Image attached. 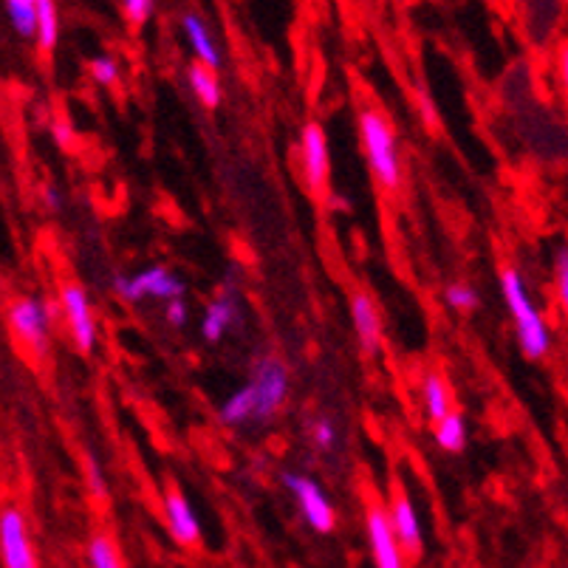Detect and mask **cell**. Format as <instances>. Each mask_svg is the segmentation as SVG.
<instances>
[{
  "instance_id": "3957f363",
  "label": "cell",
  "mask_w": 568,
  "mask_h": 568,
  "mask_svg": "<svg viewBox=\"0 0 568 568\" xmlns=\"http://www.w3.org/2000/svg\"><path fill=\"white\" fill-rule=\"evenodd\" d=\"M252 396H255V418L266 422L283 407L288 394V371L281 359H261L252 371Z\"/></svg>"
},
{
  "instance_id": "603a6c76",
  "label": "cell",
  "mask_w": 568,
  "mask_h": 568,
  "mask_svg": "<svg viewBox=\"0 0 568 568\" xmlns=\"http://www.w3.org/2000/svg\"><path fill=\"white\" fill-rule=\"evenodd\" d=\"M444 301H447L450 308H456V312H473L478 306V294L467 283H450V286L444 288Z\"/></svg>"
},
{
  "instance_id": "7402d4cb",
  "label": "cell",
  "mask_w": 568,
  "mask_h": 568,
  "mask_svg": "<svg viewBox=\"0 0 568 568\" xmlns=\"http://www.w3.org/2000/svg\"><path fill=\"white\" fill-rule=\"evenodd\" d=\"M88 568H125L122 566V557L119 549L113 546V540L108 535L91 537L88 544Z\"/></svg>"
},
{
  "instance_id": "5bb4252c",
  "label": "cell",
  "mask_w": 568,
  "mask_h": 568,
  "mask_svg": "<svg viewBox=\"0 0 568 568\" xmlns=\"http://www.w3.org/2000/svg\"><path fill=\"white\" fill-rule=\"evenodd\" d=\"M182 29H184V34H187L190 45H193L195 57H199V63L210 71H219L221 51H219V45H215L210 29L204 26V20H201L199 14H184Z\"/></svg>"
},
{
  "instance_id": "9c48e42d",
  "label": "cell",
  "mask_w": 568,
  "mask_h": 568,
  "mask_svg": "<svg viewBox=\"0 0 568 568\" xmlns=\"http://www.w3.org/2000/svg\"><path fill=\"white\" fill-rule=\"evenodd\" d=\"M60 303H63L65 320H69L71 337H74L77 348L91 351L97 343V323L94 314H91V303H88V294L80 286L69 283L60 294Z\"/></svg>"
},
{
  "instance_id": "6da1fadb",
  "label": "cell",
  "mask_w": 568,
  "mask_h": 568,
  "mask_svg": "<svg viewBox=\"0 0 568 568\" xmlns=\"http://www.w3.org/2000/svg\"><path fill=\"white\" fill-rule=\"evenodd\" d=\"M500 292H504V301L509 306L515 317V328H518V343L524 348L526 356L531 359H540L544 354H549L551 348V332L546 320L540 317L537 306L531 303L529 292H526L524 281L515 268H504L500 272Z\"/></svg>"
},
{
  "instance_id": "4316f807",
  "label": "cell",
  "mask_w": 568,
  "mask_h": 568,
  "mask_svg": "<svg viewBox=\"0 0 568 568\" xmlns=\"http://www.w3.org/2000/svg\"><path fill=\"white\" fill-rule=\"evenodd\" d=\"M555 272H557V297H560V303L566 306V301H568V252H566V246L557 252Z\"/></svg>"
},
{
  "instance_id": "7a4b0ae2",
  "label": "cell",
  "mask_w": 568,
  "mask_h": 568,
  "mask_svg": "<svg viewBox=\"0 0 568 568\" xmlns=\"http://www.w3.org/2000/svg\"><path fill=\"white\" fill-rule=\"evenodd\" d=\"M359 133H363L365 156H368L371 173L385 190H399L402 184V159L399 142L385 116L374 108L359 113Z\"/></svg>"
},
{
  "instance_id": "d4e9b609",
  "label": "cell",
  "mask_w": 568,
  "mask_h": 568,
  "mask_svg": "<svg viewBox=\"0 0 568 568\" xmlns=\"http://www.w3.org/2000/svg\"><path fill=\"white\" fill-rule=\"evenodd\" d=\"M91 74H94V80L102 82V85H111L119 77L116 60H113V57H97L94 63H91Z\"/></svg>"
},
{
  "instance_id": "e0dca14e",
  "label": "cell",
  "mask_w": 568,
  "mask_h": 568,
  "mask_svg": "<svg viewBox=\"0 0 568 568\" xmlns=\"http://www.w3.org/2000/svg\"><path fill=\"white\" fill-rule=\"evenodd\" d=\"M433 438L442 450L447 453H462L464 444H467V422L458 413H447L444 418H438L436 427H433Z\"/></svg>"
},
{
  "instance_id": "2e32d148",
  "label": "cell",
  "mask_w": 568,
  "mask_h": 568,
  "mask_svg": "<svg viewBox=\"0 0 568 568\" xmlns=\"http://www.w3.org/2000/svg\"><path fill=\"white\" fill-rule=\"evenodd\" d=\"M187 80H190V88H193V94L199 97L201 105L210 108V111H215V108L221 105V82L215 71L204 69L201 63H193L187 71Z\"/></svg>"
},
{
  "instance_id": "ffe728a7",
  "label": "cell",
  "mask_w": 568,
  "mask_h": 568,
  "mask_svg": "<svg viewBox=\"0 0 568 568\" xmlns=\"http://www.w3.org/2000/svg\"><path fill=\"white\" fill-rule=\"evenodd\" d=\"M7 18L20 38H32L38 29V0H9Z\"/></svg>"
},
{
  "instance_id": "277c9868",
  "label": "cell",
  "mask_w": 568,
  "mask_h": 568,
  "mask_svg": "<svg viewBox=\"0 0 568 568\" xmlns=\"http://www.w3.org/2000/svg\"><path fill=\"white\" fill-rule=\"evenodd\" d=\"M283 484L288 487V493L294 495L297 506H301V515L306 518V524L312 526L314 531H332L334 529V506L332 500L325 498L323 487L317 481H312L308 475L301 473H286L283 475Z\"/></svg>"
},
{
  "instance_id": "30bf717a",
  "label": "cell",
  "mask_w": 568,
  "mask_h": 568,
  "mask_svg": "<svg viewBox=\"0 0 568 568\" xmlns=\"http://www.w3.org/2000/svg\"><path fill=\"white\" fill-rule=\"evenodd\" d=\"M385 515L390 529H394L396 540H399L402 551H405V555H418V551H422V524H418V515L416 509H413L410 498H407L402 489L394 493Z\"/></svg>"
},
{
  "instance_id": "484cf974",
  "label": "cell",
  "mask_w": 568,
  "mask_h": 568,
  "mask_svg": "<svg viewBox=\"0 0 568 568\" xmlns=\"http://www.w3.org/2000/svg\"><path fill=\"white\" fill-rule=\"evenodd\" d=\"M312 436L320 450H332L334 444H337V427H334L328 418H320L317 425H314Z\"/></svg>"
},
{
  "instance_id": "44dd1931",
  "label": "cell",
  "mask_w": 568,
  "mask_h": 568,
  "mask_svg": "<svg viewBox=\"0 0 568 568\" xmlns=\"http://www.w3.org/2000/svg\"><path fill=\"white\" fill-rule=\"evenodd\" d=\"M40 49L51 51L60 40V18H57V7L51 0H38V29H34Z\"/></svg>"
},
{
  "instance_id": "ac0fdd59",
  "label": "cell",
  "mask_w": 568,
  "mask_h": 568,
  "mask_svg": "<svg viewBox=\"0 0 568 568\" xmlns=\"http://www.w3.org/2000/svg\"><path fill=\"white\" fill-rule=\"evenodd\" d=\"M422 396H425V410L433 422H438V418H444L447 413H453L450 387H447V382H444L438 374L427 376Z\"/></svg>"
},
{
  "instance_id": "ba28073f",
  "label": "cell",
  "mask_w": 568,
  "mask_h": 568,
  "mask_svg": "<svg viewBox=\"0 0 568 568\" xmlns=\"http://www.w3.org/2000/svg\"><path fill=\"white\" fill-rule=\"evenodd\" d=\"M365 529H368V544H371V555H374L376 568H407L405 551H402L394 529H390V524H387V515L382 506H374V504L368 506Z\"/></svg>"
},
{
  "instance_id": "d6986e66",
  "label": "cell",
  "mask_w": 568,
  "mask_h": 568,
  "mask_svg": "<svg viewBox=\"0 0 568 568\" xmlns=\"http://www.w3.org/2000/svg\"><path fill=\"white\" fill-rule=\"evenodd\" d=\"M219 416L224 425H244L246 418L255 416V396H252V387L246 385L241 387V390H235V394L221 405Z\"/></svg>"
},
{
  "instance_id": "5b68a950",
  "label": "cell",
  "mask_w": 568,
  "mask_h": 568,
  "mask_svg": "<svg viewBox=\"0 0 568 568\" xmlns=\"http://www.w3.org/2000/svg\"><path fill=\"white\" fill-rule=\"evenodd\" d=\"M0 560L3 568H40L23 515L14 506L0 513Z\"/></svg>"
},
{
  "instance_id": "cb8c5ba5",
  "label": "cell",
  "mask_w": 568,
  "mask_h": 568,
  "mask_svg": "<svg viewBox=\"0 0 568 568\" xmlns=\"http://www.w3.org/2000/svg\"><path fill=\"white\" fill-rule=\"evenodd\" d=\"M119 9H122V14H125L131 23L142 26V23H148V20H151L156 3H153V0H125V3H122Z\"/></svg>"
},
{
  "instance_id": "83f0119b",
  "label": "cell",
  "mask_w": 568,
  "mask_h": 568,
  "mask_svg": "<svg viewBox=\"0 0 568 568\" xmlns=\"http://www.w3.org/2000/svg\"><path fill=\"white\" fill-rule=\"evenodd\" d=\"M168 323L175 325V328H182L187 323V306L182 301H170L168 303Z\"/></svg>"
},
{
  "instance_id": "4dcf8cb0",
  "label": "cell",
  "mask_w": 568,
  "mask_h": 568,
  "mask_svg": "<svg viewBox=\"0 0 568 568\" xmlns=\"http://www.w3.org/2000/svg\"><path fill=\"white\" fill-rule=\"evenodd\" d=\"M45 199H49V206H60V195L54 190H45Z\"/></svg>"
},
{
  "instance_id": "4fadbf2b",
  "label": "cell",
  "mask_w": 568,
  "mask_h": 568,
  "mask_svg": "<svg viewBox=\"0 0 568 568\" xmlns=\"http://www.w3.org/2000/svg\"><path fill=\"white\" fill-rule=\"evenodd\" d=\"M351 317H354L356 337H359L365 354H376L382 345V320L379 312H376V303L371 301V294H351Z\"/></svg>"
},
{
  "instance_id": "9a60e30c",
  "label": "cell",
  "mask_w": 568,
  "mask_h": 568,
  "mask_svg": "<svg viewBox=\"0 0 568 568\" xmlns=\"http://www.w3.org/2000/svg\"><path fill=\"white\" fill-rule=\"evenodd\" d=\"M235 320H237V303L232 301V297H221V301L210 303L204 325H201V332H204L206 343H219V339L224 337L226 328H230Z\"/></svg>"
},
{
  "instance_id": "52a82bcc",
  "label": "cell",
  "mask_w": 568,
  "mask_h": 568,
  "mask_svg": "<svg viewBox=\"0 0 568 568\" xmlns=\"http://www.w3.org/2000/svg\"><path fill=\"white\" fill-rule=\"evenodd\" d=\"M51 314H54L51 306L34 301V297H23V301L9 306V323H12L14 334H18L29 348L43 354L45 345H49Z\"/></svg>"
},
{
  "instance_id": "f546056e",
  "label": "cell",
  "mask_w": 568,
  "mask_h": 568,
  "mask_svg": "<svg viewBox=\"0 0 568 568\" xmlns=\"http://www.w3.org/2000/svg\"><path fill=\"white\" fill-rule=\"evenodd\" d=\"M54 139L60 144H69L71 142V131H69V125H65V122H60V125H54Z\"/></svg>"
},
{
  "instance_id": "8fae6325",
  "label": "cell",
  "mask_w": 568,
  "mask_h": 568,
  "mask_svg": "<svg viewBox=\"0 0 568 568\" xmlns=\"http://www.w3.org/2000/svg\"><path fill=\"white\" fill-rule=\"evenodd\" d=\"M164 515H168V529L179 546H195L201 540V524L199 515L193 513L190 500L184 498L175 487L168 489L164 495Z\"/></svg>"
},
{
  "instance_id": "7c38bea8",
  "label": "cell",
  "mask_w": 568,
  "mask_h": 568,
  "mask_svg": "<svg viewBox=\"0 0 568 568\" xmlns=\"http://www.w3.org/2000/svg\"><path fill=\"white\" fill-rule=\"evenodd\" d=\"M301 156H303V173L312 190H323L325 179H328V142L320 125H306L301 133Z\"/></svg>"
},
{
  "instance_id": "f1b7e54d",
  "label": "cell",
  "mask_w": 568,
  "mask_h": 568,
  "mask_svg": "<svg viewBox=\"0 0 568 568\" xmlns=\"http://www.w3.org/2000/svg\"><path fill=\"white\" fill-rule=\"evenodd\" d=\"M88 481H91V489H94V495H97V498H102V495L108 493V487H105V478H102L100 467H97L94 462L88 464Z\"/></svg>"
},
{
  "instance_id": "8992f818",
  "label": "cell",
  "mask_w": 568,
  "mask_h": 568,
  "mask_svg": "<svg viewBox=\"0 0 568 568\" xmlns=\"http://www.w3.org/2000/svg\"><path fill=\"white\" fill-rule=\"evenodd\" d=\"M116 292L131 303L142 301V297H159V301L170 303L182 301L184 283L164 266H151L148 272H139L136 277H116Z\"/></svg>"
}]
</instances>
